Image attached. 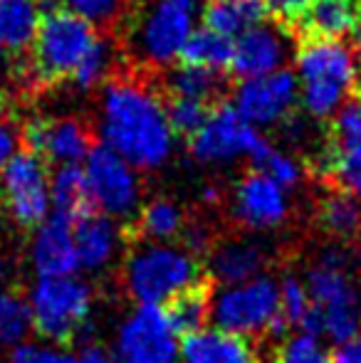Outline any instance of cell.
Returning a JSON list of instances; mask_svg holds the SVG:
<instances>
[{
  "label": "cell",
  "instance_id": "obj_1",
  "mask_svg": "<svg viewBox=\"0 0 361 363\" xmlns=\"http://www.w3.org/2000/svg\"><path fill=\"white\" fill-rule=\"evenodd\" d=\"M101 144L136 171H154L174 151V131L166 121L164 99L149 84L119 77L101 91Z\"/></svg>",
  "mask_w": 361,
  "mask_h": 363
},
{
  "label": "cell",
  "instance_id": "obj_2",
  "mask_svg": "<svg viewBox=\"0 0 361 363\" xmlns=\"http://www.w3.org/2000/svg\"><path fill=\"white\" fill-rule=\"evenodd\" d=\"M304 284L312 296V314L299 331L322 336L334 346L361 334V289L342 250H322L304 274Z\"/></svg>",
  "mask_w": 361,
  "mask_h": 363
},
{
  "label": "cell",
  "instance_id": "obj_3",
  "mask_svg": "<svg viewBox=\"0 0 361 363\" xmlns=\"http://www.w3.org/2000/svg\"><path fill=\"white\" fill-rule=\"evenodd\" d=\"M124 289L136 306H169L183 291L201 287L196 255L176 242H139L124 259Z\"/></svg>",
  "mask_w": 361,
  "mask_h": 363
},
{
  "label": "cell",
  "instance_id": "obj_4",
  "mask_svg": "<svg viewBox=\"0 0 361 363\" xmlns=\"http://www.w3.org/2000/svg\"><path fill=\"white\" fill-rule=\"evenodd\" d=\"M211 324L248 341L260 339V336L282 341L292 331L279 316L277 279L267 274L243 284L218 287L213 291Z\"/></svg>",
  "mask_w": 361,
  "mask_h": 363
},
{
  "label": "cell",
  "instance_id": "obj_5",
  "mask_svg": "<svg viewBox=\"0 0 361 363\" xmlns=\"http://www.w3.org/2000/svg\"><path fill=\"white\" fill-rule=\"evenodd\" d=\"M28 309L33 329L50 344L84 339L89 329L94 289L79 274L72 277H38L28 289Z\"/></svg>",
  "mask_w": 361,
  "mask_h": 363
},
{
  "label": "cell",
  "instance_id": "obj_6",
  "mask_svg": "<svg viewBox=\"0 0 361 363\" xmlns=\"http://www.w3.org/2000/svg\"><path fill=\"white\" fill-rule=\"evenodd\" d=\"M297 69L302 104L317 119L332 116L354 84V55L339 40H299Z\"/></svg>",
  "mask_w": 361,
  "mask_h": 363
},
{
  "label": "cell",
  "instance_id": "obj_7",
  "mask_svg": "<svg viewBox=\"0 0 361 363\" xmlns=\"http://www.w3.org/2000/svg\"><path fill=\"white\" fill-rule=\"evenodd\" d=\"M96 28L72 13L70 8H48L43 10L38 35L33 43V77L43 84H52L65 77H72L79 67L91 45L96 43Z\"/></svg>",
  "mask_w": 361,
  "mask_h": 363
},
{
  "label": "cell",
  "instance_id": "obj_8",
  "mask_svg": "<svg viewBox=\"0 0 361 363\" xmlns=\"http://www.w3.org/2000/svg\"><path fill=\"white\" fill-rule=\"evenodd\" d=\"M203 5L206 0H154L131 25V52L149 67H166L179 60L193 33V15Z\"/></svg>",
  "mask_w": 361,
  "mask_h": 363
},
{
  "label": "cell",
  "instance_id": "obj_9",
  "mask_svg": "<svg viewBox=\"0 0 361 363\" xmlns=\"http://www.w3.org/2000/svg\"><path fill=\"white\" fill-rule=\"evenodd\" d=\"M50 166L38 153L20 148L0 176V208L20 228H40L52 216Z\"/></svg>",
  "mask_w": 361,
  "mask_h": 363
},
{
  "label": "cell",
  "instance_id": "obj_10",
  "mask_svg": "<svg viewBox=\"0 0 361 363\" xmlns=\"http://www.w3.org/2000/svg\"><path fill=\"white\" fill-rule=\"evenodd\" d=\"M116 363H179L181 334L164 306H134L114 334Z\"/></svg>",
  "mask_w": 361,
  "mask_h": 363
},
{
  "label": "cell",
  "instance_id": "obj_11",
  "mask_svg": "<svg viewBox=\"0 0 361 363\" xmlns=\"http://www.w3.org/2000/svg\"><path fill=\"white\" fill-rule=\"evenodd\" d=\"M84 176L89 183V196L94 211L111 220L136 218L141 211V181L136 168L116 156L104 144L94 146L84 161Z\"/></svg>",
  "mask_w": 361,
  "mask_h": 363
},
{
  "label": "cell",
  "instance_id": "obj_12",
  "mask_svg": "<svg viewBox=\"0 0 361 363\" xmlns=\"http://www.w3.org/2000/svg\"><path fill=\"white\" fill-rule=\"evenodd\" d=\"M299 82L289 67L279 72L243 79L233 94V109L250 126H270L289 116L297 101Z\"/></svg>",
  "mask_w": 361,
  "mask_h": 363
},
{
  "label": "cell",
  "instance_id": "obj_13",
  "mask_svg": "<svg viewBox=\"0 0 361 363\" xmlns=\"http://www.w3.org/2000/svg\"><path fill=\"white\" fill-rule=\"evenodd\" d=\"M297 38L287 25L267 18L262 25L248 30L235 40L231 72L240 79L265 77L284 69L294 52H297Z\"/></svg>",
  "mask_w": 361,
  "mask_h": 363
},
{
  "label": "cell",
  "instance_id": "obj_14",
  "mask_svg": "<svg viewBox=\"0 0 361 363\" xmlns=\"http://www.w3.org/2000/svg\"><path fill=\"white\" fill-rule=\"evenodd\" d=\"M262 136L255 126L240 119L233 104H221L213 109L211 119L191 139V153L201 163H231L235 158L252 156Z\"/></svg>",
  "mask_w": 361,
  "mask_h": 363
},
{
  "label": "cell",
  "instance_id": "obj_15",
  "mask_svg": "<svg viewBox=\"0 0 361 363\" xmlns=\"http://www.w3.org/2000/svg\"><path fill=\"white\" fill-rule=\"evenodd\" d=\"M25 148L55 166H82L94 148L89 129L77 119H35L20 134Z\"/></svg>",
  "mask_w": 361,
  "mask_h": 363
},
{
  "label": "cell",
  "instance_id": "obj_16",
  "mask_svg": "<svg viewBox=\"0 0 361 363\" xmlns=\"http://www.w3.org/2000/svg\"><path fill=\"white\" fill-rule=\"evenodd\" d=\"M233 218L240 228L252 233H267L279 228L289 218L287 191L262 173H248L233 191Z\"/></svg>",
  "mask_w": 361,
  "mask_h": 363
},
{
  "label": "cell",
  "instance_id": "obj_17",
  "mask_svg": "<svg viewBox=\"0 0 361 363\" xmlns=\"http://www.w3.org/2000/svg\"><path fill=\"white\" fill-rule=\"evenodd\" d=\"M30 264L38 277H72L79 274L74 228L50 216L30 238Z\"/></svg>",
  "mask_w": 361,
  "mask_h": 363
},
{
  "label": "cell",
  "instance_id": "obj_18",
  "mask_svg": "<svg viewBox=\"0 0 361 363\" xmlns=\"http://www.w3.org/2000/svg\"><path fill=\"white\" fill-rule=\"evenodd\" d=\"M267 262L270 252L262 242L252 238H233L211 247L208 272L218 282V287H231L262 277Z\"/></svg>",
  "mask_w": 361,
  "mask_h": 363
},
{
  "label": "cell",
  "instance_id": "obj_19",
  "mask_svg": "<svg viewBox=\"0 0 361 363\" xmlns=\"http://www.w3.org/2000/svg\"><path fill=\"white\" fill-rule=\"evenodd\" d=\"M74 245H77L79 269L104 272L116 262L121 247H124L121 225L106 216L91 213L89 218L74 225Z\"/></svg>",
  "mask_w": 361,
  "mask_h": 363
},
{
  "label": "cell",
  "instance_id": "obj_20",
  "mask_svg": "<svg viewBox=\"0 0 361 363\" xmlns=\"http://www.w3.org/2000/svg\"><path fill=\"white\" fill-rule=\"evenodd\" d=\"M179 363H257V351L252 341L211 324L183 336Z\"/></svg>",
  "mask_w": 361,
  "mask_h": 363
},
{
  "label": "cell",
  "instance_id": "obj_21",
  "mask_svg": "<svg viewBox=\"0 0 361 363\" xmlns=\"http://www.w3.org/2000/svg\"><path fill=\"white\" fill-rule=\"evenodd\" d=\"M361 25V0H312L294 30L302 40H339Z\"/></svg>",
  "mask_w": 361,
  "mask_h": 363
},
{
  "label": "cell",
  "instance_id": "obj_22",
  "mask_svg": "<svg viewBox=\"0 0 361 363\" xmlns=\"http://www.w3.org/2000/svg\"><path fill=\"white\" fill-rule=\"evenodd\" d=\"M50 203H52V218L65 220L72 228L96 213L82 166L55 168L50 176Z\"/></svg>",
  "mask_w": 361,
  "mask_h": 363
},
{
  "label": "cell",
  "instance_id": "obj_23",
  "mask_svg": "<svg viewBox=\"0 0 361 363\" xmlns=\"http://www.w3.org/2000/svg\"><path fill=\"white\" fill-rule=\"evenodd\" d=\"M201 13L203 28L231 40L240 38L270 18L265 0H206Z\"/></svg>",
  "mask_w": 361,
  "mask_h": 363
},
{
  "label": "cell",
  "instance_id": "obj_24",
  "mask_svg": "<svg viewBox=\"0 0 361 363\" xmlns=\"http://www.w3.org/2000/svg\"><path fill=\"white\" fill-rule=\"evenodd\" d=\"M40 20V0H0V52L18 55L33 48Z\"/></svg>",
  "mask_w": 361,
  "mask_h": 363
},
{
  "label": "cell",
  "instance_id": "obj_25",
  "mask_svg": "<svg viewBox=\"0 0 361 363\" xmlns=\"http://www.w3.org/2000/svg\"><path fill=\"white\" fill-rule=\"evenodd\" d=\"M166 89H169V96H183V99L203 101L208 106H221L226 104L228 79L226 72L181 65L166 74Z\"/></svg>",
  "mask_w": 361,
  "mask_h": 363
},
{
  "label": "cell",
  "instance_id": "obj_26",
  "mask_svg": "<svg viewBox=\"0 0 361 363\" xmlns=\"http://www.w3.org/2000/svg\"><path fill=\"white\" fill-rule=\"evenodd\" d=\"M233 52H235V40L223 38L208 28H196L188 35L179 60L186 67H203L213 72H226L233 65Z\"/></svg>",
  "mask_w": 361,
  "mask_h": 363
},
{
  "label": "cell",
  "instance_id": "obj_27",
  "mask_svg": "<svg viewBox=\"0 0 361 363\" xmlns=\"http://www.w3.org/2000/svg\"><path fill=\"white\" fill-rule=\"evenodd\" d=\"M186 230V218L176 203L156 198L146 203L136 216V233L141 242H174Z\"/></svg>",
  "mask_w": 361,
  "mask_h": 363
},
{
  "label": "cell",
  "instance_id": "obj_28",
  "mask_svg": "<svg viewBox=\"0 0 361 363\" xmlns=\"http://www.w3.org/2000/svg\"><path fill=\"white\" fill-rule=\"evenodd\" d=\"M319 223L337 240L361 238V203L342 191L329 193L319 206Z\"/></svg>",
  "mask_w": 361,
  "mask_h": 363
},
{
  "label": "cell",
  "instance_id": "obj_29",
  "mask_svg": "<svg viewBox=\"0 0 361 363\" xmlns=\"http://www.w3.org/2000/svg\"><path fill=\"white\" fill-rule=\"evenodd\" d=\"M166 311H169L171 324L181 334V339L193 331L206 329V326H211V291L203 284L183 291L166 306Z\"/></svg>",
  "mask_w": 361,
  "mask_h": 363
},
{
  "label": "cell",
  "instance_id": "obj_30",
  "mask_svg": "<svg viewBox=\"0 0 361 363\" xmlns=\"http://www.w3.org/2000/svg\"><path fill=\"white\" fill-rule=\"evenodd\" d=\"M30 329H33V319H30L25 296L0 291V356L10 354L15 346L28 341Z\"/></svg>",
  "mask_w": 361,
  "mask_h": 363
},
{
  "label": "cell",
  "instance_id": "obj_31",
  "mask_svg": "<svg viewBox=\"0 0 361 363\" xmlns=\"http://www.w3.org/2000/svg\"><path fill=\"white\" fill-rule=\"evenodd\" d=\"M324 173L337 188L361 203V141L359 144H332Z\"/></svg>",
  "mask_w": 361,
  "mask_h": 363
},
{
  "label": "cell",
  "instance_id": "obj_32",
  "mask_svg": "<svg viewBox=\"0 0 361 363\" xmlns=\"http://www.w3.org/2000/svg\"><path fill=\"white\" fill-rule=\"evenodd\" d=\"M250 161H252V166H255L257 173L267 176L270 181L277 183L279 188H284V191L294 188L304 176V171H302V166H299L297 158L277 151V148H274L270 141H265V139H262L260 146L252 151Z\"/></svg>",
  "mask_w": 361,
  "mask_h": 363
},
{
  "label": "cell",
  "instance_id": "obj_33",
  "mask_svg": "<svg viewBox=\"0 0 361 363\" xmlns=\"http://www.w3.org/2000/svg\"><path fill=\"white\" fill-rule=\"evenodd\" d=\"M213 109L216 106H208L196 99H183V96H169V99H164L166 121H169L174 136H183L188 141L206 126Z\"/></svg>",
  "mask_w": 361,
  "mask_h": 363
},
{
  "label": "cell",
  "instance_id": "obj_34",
  "mask_svg": "<svg viewBox=\"0 0 361 363\" xmlns=\"http://www.w3.org/2000/svg\"><path fill=\"white\" fill-rule=\"evenodd\" d=\"M277 363H332V349L322 336L289 331L277 349Z\"/></svg>",
  "mask_w": 361,
  "mask_h": 363
},
{
  "label": "cell",
  "instance_id": "obj_35",
  "mask_svg": "<svg viewBox=\"0 0 361 363\" xmlns=\"http://www.w3.org/2000/svg\"><path fill=\"white\" fill-rule=\"evenodd\" d=\"M279 287V316L292 331H299L307 316L312 314V296L307 291L304 279L294 274H284L277 282Z\"/></svg>",
  "mask_w": 361,
  "mask_h": 363
},
{
  "label": "cell",
  "instance_id": "obj_36",
  "mask_svg": "<svg viewBox=\"0 0 361 363\" xmlns=\"http://www.w3.org/2000/svg\"><path fill=\"white\" fill-rule=\"evenodd\" d=\"M111 57H114V55H111V43L104 35H99L96 43L91 45V50L87 52V57L74 69V74H72L74 84L82 86V89H91L94 84L104 82L111 67Z\"/></svg>",
  "mask_w": 361,
  "mask_h": 363
},
{
  "label": "cell",
  "instance_id": "obj_37",
  "mask_svg": "<svg viewBox=\"0 0 361 363\" xmlns=\"http://www.w3.org/2000/svg\"><path fill=\"white\" fill-rule=\"evenodd\" d=\"M8 363H77V356L50 341H23L8 354Z\"/></svg>",
  "mask_w": 361,
  "mask_h": 363
},
{
  "label": "cell",
  "instance_id": "obj_38",
  "mask_svg": "<svg viewBox=\"0 0 361 363\" xmlns=\"http://www.w3.org/2000/svg\"><path fill=\"white\" fill-rule=\"evenodd\" d=\"M67 8L96 28V25L109 23L119 15L124 8V0H67Z\"/></svg>",
  "mask_w": 361,
  "mask_h": 363
},
{
  "label": "cell",
  "instance_id": "obj_39",
  "mask_svg": "<svg viewBox=\"0 0 361 363\" xmlns=\"http://www.w3.org/2000/svg\"><path fill=\"white\" fill-rule=\"evenodd\" d=\"M309 3H312V0H265L270 18L282 25H287V28H294V25H297V20L304 15V10H307Z\"/></svg>",
  "mask_w": 361,
  "mask_h": 363
},
{
  "label": "cell",
  "instance_id": "obj_40",
  "mask_svg": "<svg viewBox=\"0 0 361 363\" xmlns=\"http://www.w3.org/2000/svg\"><path fill=\"white\" fill-rule=\"evenodd\" d=\"M18 151H20V131L10 121H3L0 124V176H3L5 166L13 161V156Z\"/></svg>",
  "mask_w": 361,
  "mask_h": 363
},
{
  "label": "cell",
  "instance_id": "obj_41",
  "mask_svg": "<svg viewBox=\"0 0 361 363\" xmlns=\"http://www.w3.org/2000/svg\"><path fill=\"white\" fill-rule=\"evenodd\" d=\"M332 363H361V334L332 349Z\"/></svg>",
  "mask_w": 361,
  "mask_h": 363
},
{
  "label": "cell",
  "instance_id": "obj_42",
  "mask_svg": "<svg viewBox=\"0 0 361 363\" xmlns=\"http://www.w3.org/2000/svg\"><path fill=\"white\" fill-rule=\"evenodd\" d=\"M77 356V363H116L114 354L111 351H106L104 346L99 344H84L82 349H79Z\"/></svg>",
  "mask_w": 361,
  "mask_h": 363
},
{
  "label": "cell",
  "instance_id": "obj_43",
  "mask_svg": "<svg viewBox=\"0 0 361 363\" xmlns=\"http://www.w3.org/2000/svg\"><path fill=\"white\" fill-rule=\"evenodd\" d=\"M354 91H357V99L361 104V50L357 52V57H354Z\"/></svg>",
  "mask_w": 361,
  "mask_h": 363
},
{
  "label": "cell",
  "instance_id": "obj_44",
  "mask_svg": "<svg viewBox=\"0 0 361 363\" xmlns=\"http://www.w3.org/2000/svg\"><path fill=\"white\" fill-rule=\"evenodd\" d=\"M354 267H357V272L361 274V238H359L357 250H354Z\"/></svg>",
  "mask_w": 361,
  "mask_h": 363
},
{
  "label": "cell",
  "instance_id": "obj_45",
  "mask_svg": "<svg viewBox=\"0 0 361 363\" xmlns=\"http://www.w3.org/2000/svg\"><path fill=\"white\" fill-rule=\"evenodd\" d=\"M5 111H8V101H5V96L0 94V124H3V116H5Z\"/></svg>",
  "mask_w": 361,
  "mask_h": 363
},
{
  "label": "cell",
  "instance_id": "obj_46",
  "mask_svg": "<svg viewBox=\"0 0 361 363\" xmlns=\"http://www.w3.org/2000/svg\"><path fill=\"white\" fill-rule=\"evenodd\" d=\"M354 43H357L359 48H361V25H359L357 30H354Z\"/></svg>",
  "mask_w": 361,
  "mask_h": 363
},
{
  "label": "cell",
  "instance_id": "obj_47",
  "mask_svg": "<svg viewBox=\"0 0 361 363\" xmlns=\"http://www.w3.org/2000/svg\"><path fill=\"white\" fill-rule=\"evenodd\" d=\"M5 269V257H3V250H0V274H3Z\"/></svg>",
  "mask_w": 361,
  "mask_h": 363
}]
</instances>
